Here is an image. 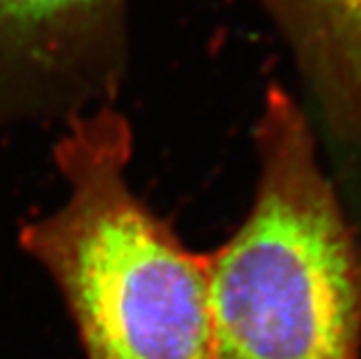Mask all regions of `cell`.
<instances>
[{"label":"cell","instance_id":"cell-1","mask_svg":"<svg viewBox=\"0 0 361 359\" xmlns=\"http://www.w3.org/2000/svg\"><path fill=\"white\" fill-rule=\"evenodd\" d=\"M130 156L113 107L72 117L54 147L65 202L20 245L59 288L87 359H214L208 260L130 188Z\"/></svg>","mask_w":361,"mask_h":359},{"label":"cell","instance_id":"cell-2","mask_svg":"<svg viewBox=\"0 0 361 359\" xmlns=\"http://www.w3.org/2000/svg\"><path fill=\"white\" fill-rule=\"evenodd\" d=\"M253 208L206 253L214 359H357L361 257L310 123L281 87L257 121Z\"/></svg>","mask_w":361,"mask_h":359},{"label":"cell","instance_id":"cell-3","mask_svg":"<svg viewBox=\"0 0 361 359\" xmlns=\"http://www.w3.org/2000/svg\"><path fill=\"white\" fill-rule=\"evenodd\" d=\"M126 0H0V128L87 113L119 80Z\"/></svg>","mask_w":361,"mask_h":359},{"label":"cell","instance_id":"cell-4","mask_svg":"<svg viewBox=\"0 0 361 359\" xmlns=\"http://www.w3.org/2000/svg\"><path fill=\"white\" fill-rule=\"evenodd\" d=\"M312 80L334 128L361 143V0H259Z\"/></svg>","mask_w":361,"mask_h":359}]
</instances>
